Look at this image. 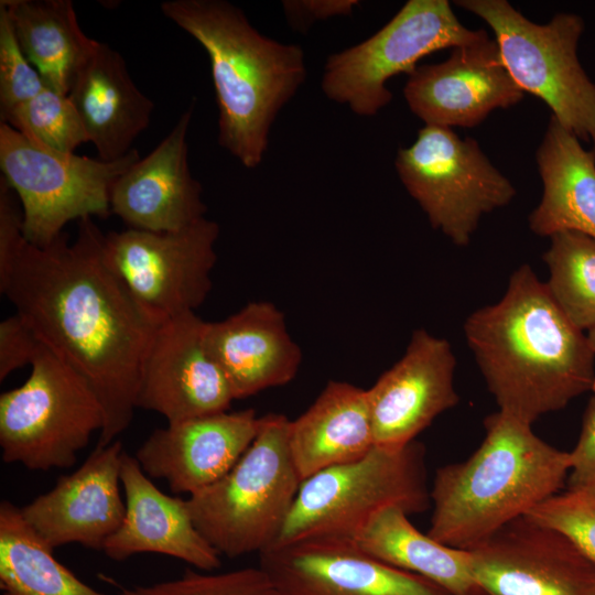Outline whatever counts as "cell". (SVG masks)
<instances>
[{
	"label": "cell",
	"instance_id": "obj_1",
	"mask_svg": "<svg viewBox=\"0 0 595 595\" xmlns=\"http://www.w3.org/2000/svg\"><path fill=\"white\" fill-rule=\"evenodd\" d=\"M105 235L87 217L73 242L22 245L0 292L37 339L84 378L105 414L96 447L130 425L142 366L162 323L108 264Z\"/></svg>",
	"mask_w": 595,
	"mask_h": 595
},
{
	"label": "cell",
	"instance_id": "obj_2",
	"mask_svg": "<svg viewBox=\"0 0 595 595\" xmlns=\"http://www.w3.org/2000/svg\"><path fill=\"white\" fill-rule=\"evenodd\" d=\"M464 335L499 411L532 425L573 399L595 394V351L529 264L502 298L477 309Z\"/></svg>",
	"mask_w": 595,
	"mask_h": 595
},
{
	"label": "cell",
	"instance_id": "obj_3",
	"mask_svg": "<svg viewBox=\"0 0 595 595\" xmlns=\"http://www.w3.org/2000/svg\"><path fill=\"white\" fill-rule=\"evenodd\" d=\"M160 9L208 55L219 145L245 167H257L272 123L306 78L302 47L263 35L225 0H167Z\"/></svg>",
	"mask_w": 595,
	"mask_h": 595
},
{
	"label": "cell",
	"instance_id": "obj_4",
	"mask_svg": "<svg viewBox=\"0 0 595 595\" xmlns=\"http://www.w3.org/2000/svg\"><path fill=\"white\" fill-rule=\"evenodd\" d=\"M485 436L464 462L435 472L428 536L462 550L485 541L510 521L526 516L566 485L570 454L497 411L484 420Z\"/></svg>",
	"mask_w": 595,
	"mask_h": 595
},
{
	"label": "cell",
	"instance_id": "obj_5",
	"mask_svg": "<svg viewBox=\"0 0 595 595\" xmlns=\"http://www.w3.org/2000/svg\"><path fill=\"white\" fill-rule=\"evenodd\" d=\"M396 506L407 515L431 507L425 447L375 445L363 458L332 466L301 482L272 547L306 540L353 541L369 519Z\"/></svg>",
	"mask_w": 595,
	"mask_h": 595
},
{
	"label": "cell",
	"instance_id": "obj_6",
	"mask_svg": "<svg viewBox=\"0 0 595 595\" xmlns=\"http://www.w3.org/2000/svg\"><path fill=\"white\" fill-rule=\"evenodd\" d=\"M261 420L259 433L232 468L186 499L197 530L231 559L274 544L302 482L289 446L291 420L280 413Z\"/></svg>",
	"mask_w": 595,
	"mask_h": 595
},
{
	"label": "cell",
	"instance_id": "obj_7",
	"mask_svg": "<svg viewBox=\"0 0 595 595\" xmlns=\"http://www.w3.org/2000/svg\"><path fill=\"white\" fill-rule=\"evenodd\" d=\"M455 4L490 26L518 87L540 98L552 117L580 140L592 141L595 151V84L577 57L583 19L561 12L539 24L506 0H458Z\"/></svg>",
	"mask_w": 595,
	"mask_h": 595
},
{
	"label": "cell",
	"instance_id": "obj_8",
	"mask_svg": "<svg viewBox=\"0 0 595 595\" xmlns=\"http://www.w3.org/2000/svg\"><path fill=\"white\" fill-rule=\"evenodd\" d=\"M104 423L87 381L41 344L28 379L0 396L2 461L32 470L69 468Z\"/></svg>",
	"mask_w": 595,
	"mask_h": 595
},
{
	"label": "cell",
	"instance_id": "obj_9",
	"mask_svg": "<svg viewBox=\"0 0 595 595\" xmlns=\"http://www.w3.org/2000/svg\"><path fill=\"white\" fill-rule=\"evenodd\" d=\"M140 159L137 149L116 161L43 147L0 121V167L22 209L25 239L45 247L74 219L106 218L115 181Z\"/></svg>",
	"mask_w": 595,
	"mask_h": 595
},
{
	"label": "cell",
	"instance_id": "obj_10",
	"mask_svg": "<svg viewBox=\"0 0 595 595\" xmlns=\"http://www.w3.org/2000/svg\"><path fill=\"white\" fill-rule=\"evenodd\" d=\"M488 33L470 30L447 0H409L367 40L331 55L321 87L325 96L363 117L375 116L392 99L387 82L410 75L434 52L480 41Z\"/></svg>",
	"mask_w": 595,
	"mask_h": 595
},
{
	"label": "cell",
	"instance_id": "obj_11",
	"mask_svg": "<svg viewBox=\"0 0 595 595\" xmlns=\"http://www.w3.org/2000/svg\"><path fill=\"white\" fill-rule=\"evenodd\" d=\"M394 166L431 226L457 246L469 244L483 215L516 195L478 142L451 128L424 126L410 147L398 150Z\"/></svg>",
	"mask_w": 595,
	"mask_h": 595
},
{
	"label": "cell",
	"instance_id": "obj_12",
	"mask_svg": "<svg viewBox=\"0 0 595 595\" xmlns=\"http://www.w3.org/2000/svg\"><path fill=\"white\" fill-rule=\"evenodd\" d=\"M218 236V224L204 217L173 231H110L104 252L133 296L164 322L195 312L206 300Z\"/></svg>",
	"mask_w": 595,
	"mask_h": 595
},
{
	"label": "cell",
	"instance_id": "obj_13",
	"mask_svg": "<svg viewBox=\"0 0 595 595\" xmlns=\"http://www.w3.org/2000/svg\"><path fill=\"white\" fill-rule=\"evenodd\" d=\"M467 551L487 595H595V563L565 534L527 516Z\"/></svg>",
	"mask_w": 595,
	"mask_h": 595
},
{
	"label": "cell",
	"instance_id": "obj_14",
	"mask_svg": "<svg viewBox=\"0 0 595 595\" xmlns=\"http://www.w3.org/2000/svg\"><path fill=\"white\" fill-rule=\"evenodd\" d=\"M403 95L425 126L474 128L498 109L520 102L524 93L506 68L489 35L452 48L447 60L418 65Z\"/></svg>",
	"mask_w": 595,
	"mask_h": 595
},
{
	"label": "cell",
	"instance_id": "obj_15",
	"mask_svg": "<svg viewBox=\"0 0 595 595\" xmlns=\"http://www.w3.org/2000/svg\"><path fill=\"white\" fill-rule=\"evenodd\" d=\"M204 322L188 312L160 324L142 366L137 408L169 423L229 410L235 397L206 350Z\"/></svg>",
	"mask_w": 595,
	"mask_h": 595
},
{
	"label": "cell",
	"instance_id": "obj_16",
	"mask_svg": "<svg viewBox=\"0 0 595 595\" xmlns=\"http://www.w3.org/2000/svg\"><path fill=\"white\" fill-rule=\"evenodd\" d=\"M258 554L259 567L281 595H451L350 541L306 540L270 547Z\"/></svg>",
	"mask_w": 595,
	"mask_h": 595
},
{
	"label": "cell",
	"instance_id": "obj_17",
	"mask_svg": "<svg viewBox=\"0 0 595 595\" xmlns=\"http://www.w3.org/2000/svg\"><path fill=\"white\" fill-rule=\"evenodd\" d=\"M455 367L447 339L414 331L402 357L367 389L375 445L402 447L454 408Z\"/></svg>",
	"mask_w": 595,
	"mask_h": 595
},
{
	"label": "cell",
	"instance_id": "obj_18",
	"mask_svg": "<svg viewBox=\"0 0 595 595\" xmlns=\"http://www.w3.org/2000/svg\"><path fill=\"white\" fill-rule=\"evenodd\" d=\"M123 452L119 440L95 447L79 468L20 508L24 520L51 549L79 543L102 550L126 513L119 489Z\"/></svg>",
	"mask_w": 595,
	"mask_h": 595
},
{
	"label": "cell",
	"instance_id": "obj_19",
	"mask_svg": "<svg viewBox=\"0 0 595 595\" xmlns=\"http://www.w3.org/2000/svg\"><path fill=\"white\" fill-rule=\"evenodd\" d=\"M261 421L253 409H245L169 423L154 430L134 457L149 477L164 479L174 494L191 496L232 468Z\"/></svg>",
	"mask_w": 595,
	"mask_h": 595
},
{
	"label": "cell",
	"instance_id": "obj_20",
	"mask_svg": "<svg viewBox=\"0 0 595 595\" xmlns=\"http://www.w3.org/2000/svg\"><path fill=\"white\" fill-rule=\"evenodd\" d=\"M194 104L169 134L143 159L129 166L110 190V212L128 228L173 231L205 217L201 183L193 177L186 136Z\"/></svg>",
	"mask_w": 595,
	"mask_h": 595
},
{
	"label": "cell",
	"instance_id": "obj_21",
	"mask_svg": "<svg viewBox=\"0 0 595 595\" xmlns=\"http://www.w3.org/2000/svg\"><path fill=\"white\" fill-rule=\"evenodd\" d=\"M203 340L235 400L289 383L302 361L284 313L268 301L250 302L225 320L204 322Z\"/></svg>",
	"mask_w": 595,
	"mask_h": 595
},
{
	"label": "cell",
	"instance_id": "obj_22",
	"mask_svg": "<svg viewBox=\"0 0 595 595\" xmlns=\"http://www.w3.org/2000/svg\"><path fill=\"white\" fill-rule=\"evenodd\" d=\"M120 482L125 518L102 551L115 561L151 552L182 560L203 572L220 567V554L197 530L187 500L161 491L136 457L123 452Z\"/></svg>",
	"mask_w": 595,
	"mask_h": 595
},
{
	"label": "cell",
	"instance_id": "obj_23",
	"mask_svg": "<svg viewBox=\"0 0 595 595\" xmlns=\"http://www.w3.org/2000/svg\"><path fill=\"white\" fill-rule=\"evenodd\" d=\"M99 159L128 154L151 119L154 102L132 80L122 55L96 41L68 94Z\"/></svg>",
	"mask_w": 595,
	"mask_h": 595
},
{
	"label": "cell",
	"instance_id": "obj_24",
	"mask_svg": "<svg viewBox=\"0 0 595 595\" xmlns=\"http://www.w3.org/2000/svg\"><path fill=\"white\" fill-rule=\"evenodd\" d=\"M289 446L301 480L363 458L375 446L367 389L328 381L315 401L290 421Z\"/></svg>",
	"mask_w": 595,
	"mask_h": 595
},
{
	"label": "cell",
	"instance_id": "obj_25",
	"mask_svg": "<svg viewBox=\"0 0 595 595\" xmlns=\"http://www.w3.org/2000/svg\"><path fill=\"white\" fill-rule=\"evenodd\" d=\"M536 160L543 192L529 215L530 229L542 237L576 231L595 239V151L551 116Z\"/></svg>",
	"mask_w": 595,
	"mask_h": 595
},
{
	"label": "cell",
	"instance_id": "obj_26",
	"mask_svg": "<svg viewBox=\"0 0 595 595\" xmlns=\"http://www.w3.org/2000/svg\"><path fill=\"white\" fill-rule=\"evenodd\" d=\"M351 542L389 565L437 584L451 595H487L473 575L468 551L420 532L399 507L375 513Z\"/></svg>",
	"mask_w": 595,
	"mask_h": 595
},
{
	"label": "cell",
	"instance_id": "obj_27",
	"mask_svg": "<svg viewBox=\"0 0 595 595\" xmlns=\"http://www.w3.org/2000/svg\"><path fill=\"white\" fill-rule=\"evenodd\" d=\"M18 42L45 85L68 95L96 40L80 29L71 0H1Z\"/></svg>",
	"mask_w": 595,
	"mask_h": 595
},
{
	"label": "cell",
	"instance_id": "obj_28",
	"mask_svg": "<svg viewBox=\"0 0 595 595\" xmlns=\"http://www.w3.org/2000/svg\"><path fill=\"white\" fill-rule=\"evenodd\" d=\"M0 588L3 595H106L61 564L8 500L0 504Z\"/></svg>",
	"mask_w": 595,
	"mask_h": 595
},
{
	"label": "cell",
	"instance_id": "obj_29",
	"mask_svg": "<svg viewBox=\"0 0 595 595\" xmlns=\"http://www.w3.org/2000/svg\"><path fill=\"white\" fill-rule=\"evenodd\" d=\"M549 238L543 255L550 273L545 285L567 318L588 331L595 325V239L576 231Z\"/></svg>",
	"mask_w": 595,
	"mask_h": 595
},
{
	"label": "cell",
	"instance_id": "obj_30",
	"mask_svg": "<svg viewBox=\"0 0 595 595\" xmlns=\"http://www.w3.org/2000/svg\"><path fill=\"white\" fill-rule=\"evenodd\" d=\"M2 122V121H1ZM32 141L64 153H74L88 134L68 95L46 86L3 121Z\"/></svg>",
	"mask_w": 595,
	"mask_h": 595
},
{
	"label": "cell",
	"instance_id": "obj_31",
	"mask_svg": "<svg viewBox=\"0 0 595 595\" xmlns=\"http://www.w3.org/2000/svg\"><path fill=\"white\" fill-rule=\"evenodd\" d=\"M121 595H281L267 573L246 567L224 573L194 572L183 576L121 589Z\"/></svg>",
	"mask_w": 595,
	"mask_h": 595
},
{
	"label": "cell",
	"instance_id": "obj_32",
	"mask_svg": "<svg viewBox=\"0 0 595 595\" xmlns=\"http://www.w3.org/2000/svg\"><path fill=\"white\" fill-rule=\"evenodd\" d=\"M530 519L565 534L595 563V491L565 490L540 502Z\"/></svg>",
	"mask_w": 595,
	"mask_h": 595
},
{
	"label": "cell",
	"instance_id": "obj_33",
	"mask_svg": "<svg viewBox=\"0 0 595 595\" xmlns=\"http://www.w3.org/2000/svg\"><path fill=\"white\" fill-rule=\"evenodd\" d=\"M44 87V80L25 57L10 19L0 6V121H6Z\"/></svg>",
	"mask_w": 595,
	"mask_h": 595
},
{
	"label": "cell",
	"instance_id": "obj_34",
	"mask_svg": "<svg viewBox=\"0 0 595 595\" xmlns=\"http://www.w3.org/2000/svg\"><path fill=\"white\" fill-rule=\"evenodd\" d=\"M41 344L19 314L1 321L0 380L3 381L12 371L31 365Z\"/></svg>",
	"mask_w": 595,
	"mask_h": 595
},
{
	"label": "cell",
	"instance_id": "obj_35",
	"mask_svg": "<svg viewBox=\"0 0 595 595\" xmlns=\"http://www.w3.org/2000/svg\"><path fill=\"white\" fill-rule=\"evenodd\" d=\"M23 216L20 202L4 178L0 177V285L9 278L22 245Z\"/></svg>",
	"mask_w": 595,
	"mask_h": 595
},
{
	"label": "cell",
	"instance_id": "obj_36",
	"mask_svg": "<svg viewBox=\"0 0 595 595\" xmlns=\"http://www.w3.org/2000/svg\"><path fill=\"white\" fill-rule=\"evenodd\" d=\"M569 454L566 490L595 491V394L585 409L577 443Z\"/></svg>",
	"mask_w": 595,
	"mask_h": 595
},
{
	"label": "cell",
	"instance_id": "obj_37",
	"mask_svg": "<svg viewBox=\"0 0 595 595\" xmlns=\"http://www.w3.org/2000/svg\"><path fill=\"white\" fill-rule=\"evenodd\" d=\"M357 0H284L282 8L289 25L296 32H306L320 20L344 17L358 7Z\"/></svg>",
	"mask_w": 595,
	"mask_h": 595
},
{
	"label": "cell",
	"instance_id": "obj_38",
	"mask_svg": "<svg viewBox=\"0 0 595 595\" xmlns=\"http://www.w3.org/2000/svg\"><path fill=\"white\" fill-rule=\"evenodd\" d=\"M586 335H587V338L589 340V344H591L593 350L595 351V325L591 329L587 331Z\"/></svg>",
	"mask_w": 595,
	"mask_h": 595
}]
</instances>
